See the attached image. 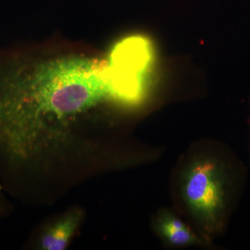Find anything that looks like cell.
Masks as SVG:
<instances>
[{
    "mask_svg": "<svg viewBox=\"0 0 250 250\" xmlns=\"http://www.w3.org/2000/svg\"><path fill=\"white\" fill-rule=\"evenodd\" d=\"M152 227L156 236L166 246L172 248L202 247L212 248L207 241L190 225L167 208H161L152 219Z\"/></svg>",
    "mask_w": 250,
    "mask_h": 250,
    "instance_id": "cell-3",
    "label": "cell"
},
{
    "mask_svg": "<svg viewBox=\"0 0 250 250\" xmlns=\"http://www.w3.org/2000/svg\"><path fill=\"white\" fill-rule=\"evenodd\" d=\"M246 175L239 158L218 143H196L179 159L173 177L179 208L210 243L228 227Z\"/></svg>",
    "mask_w": 250,
    "mask_h": 250,
    "instance_id": "cell-2",
    "label": "cell"
},
{
    "mask_svg": "<svg viewBox=\"0 0 250 250\" xmlns=\"http://www.w3.org/2000/svg\"><path fill=\"white\" fill-rule=\"evenodd\" d=\"M109 54L72 44L0 48V150L27 161L62 141L72 125L115 102Z\"/></svg>",
    "mask_w": 250,
    "mask_h": 250,
    "instance_id": "cell-1",
    "label": "cell"
},
{
    "mask_svg": "<svg viewBox=\"0 0 250 250\" xmlns=\"http://www.w3.org/2000/svg\"><path fill=\"white\" fill-rule=\"evenodd\" d=\"M82 218V212L75 210L57 221L44 233L41 238V248L47 250L65 249L80 225Z\"/></svg>",
    "mask_w": 250,
    "mask_h": 250,
    "instance_id": "cell-4",
    "label": "cell"
}]
</instances>
